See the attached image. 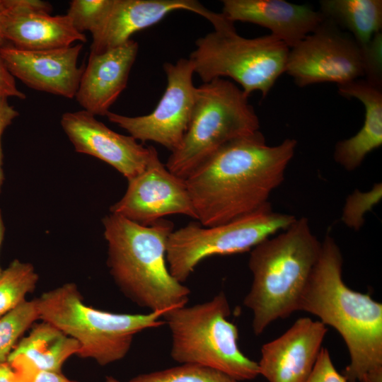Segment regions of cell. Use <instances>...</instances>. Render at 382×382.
<instances>
[{"mask_svg": "<svg viewBox=\"0 0 382 382\" xmlns=\"http://www.w3.org/2000/svg\"><path fill=\"white\" fill-rule=\"evenodd\" d=\"M103 224L107 265L127 298L149 311L164 313L187 304L190 290L171 275L166 262L173 222L161 219L143 226L110 213L103 219Z\"/></svg>", "mask_w": 382, "mask_h": 382, "instance_id": "3", "label": "cell"}, {"mask_svg": "<svg viewBox=\"0 0 382 382\" xmlns=\"http://www.w3.org/2000/svg\"><path fill=\"white\" fill-rule=\"evenodd\" d=\"M340 95L354 98L365 108L363 126L352 137L337 142L334 149L336 163L348 171L357 169L366 156L382 144L381 87L366 79H357L337 85Z\"/></svg>", "mask_w": 382, "mask_h": 382, "instance_id": "21", "label": "cell"}, {"mask_svg": "<svg viewBox=\"0 0 382 382\" xmlns=\"http://www.w3.org/2000/svg\"><path fill=\"white\" fill-rule=\"evenodd\" d=\"M138 43H126L100 54L90 53L75 98L83 109L105 116L126 88L138 52Z\"/></svg>", "mask_w": 382, "mask_h": 382, "instance_id": "19", "label": "cell"}, {"mask_svg": "<svg viewBox=\"0 0 382 382\" xmlns=\"http://www.w3.org/2000/svg\"><path fill=\"white\" fill-rule=\"evenodd\" d=\"M61 126L76 152L94 156L129 180L146 168L150 148L132 137L117 133L83 110L62 115Z\"/></svg>", "mask_w": 382, "mask_h": 382, "instance_id": "14", "label": "cell"}, {"mask_svg": "<svg viewBox=\"0 0 382 382\" xmlns=\"http://www.w3.org/2000/svg\"><path fill=\"white\" fill-rule=\"evenodd\" d=\"M320 6L325 18L349 30L361 49L381 32V0H323Z\"/></svg>", "mask_w": 382, "mask_h": 382, "instance_id": "22", "label": "cell"}, {"mask_svg": "<svg viewBox=\"0 0 382 382\" xmlns=\"http://www.w3.org/2000/svg\"><path fill=\"white\" fill-rule=\"evenodd\" d=\"M342 264L340 247L327 235L298 311L317 316L340 335L349 355L342 373L348 382H382V303L347 286Z\"/></svg>", "mask_w": 382, "mask_h": 382, "instance_id": "2", "label": "cell"}, {"mask_svg": "<svg viewBox=\"0 0 382 382\" xmlns=\"http://www.w3.org/2000/svg\"><path fill=\"white\" fill-rule=\"evenodd\" d=\"M8 13L4 37L15 47L45 50L86 41L66 14L52 16L50 3L40 0H5Z\"/></svg>", "mask_w": 382, "mask_h": 382, "instance_id": "17", "label": "cell"}, {"mask_svg": "<svg viewBox=\"0 0 382 382\" xmlns=\"http://www.w3.org/2000/svg\"><path fill=\"white\" fill-rule=\"evenodd\" d=\"M79 342L49 322L33 325L29 334L21 338L8 357V362L21 382L38 371L61 372L64 363L77 354Z\"/></svg>", "mask_w": 382, "mask_h": 382, "instance_id": "20", "label": "cell"}, {"mask_svg": "<svg viewBox=\"0 0 382 382\" xmlns=\"http://www.w3.org/2000/svg\"><path fill=\"white\" fill-rule=\"evenodd\" d=\"M37 320L36 299L24 301L0 317V363L8 361L21 337Z\"/></svg>", "mask_w": 382, "mask_h": 382, "instance_id": "24", "label": "cell"}, {"mask_svg": "<svg viewBox=\"0 0 382 382\" xmlns=\"http://www.w3.org/2000/svg\"><path fill=\"white\" fill-rule=\"evenodd\" d=\"M381 197V183L375 184L369 192L355 190L346 200L342 215V221L348 227L359 230L364 224L366 212L371 210Z\"/></svg>", "mask_w": 382, "mask_h": 382, "instance_id": "27", "label": "cell"}, {"mask_svg": "<svg viewBox=\"0 0 382 382\" xmlns=\"http://www.w3.org/2000/svg\"><path fill=\"white\" fill-rule=\"evenodd\" d=\"M321 246L303 217L250 250L248 267L253 280L243 305L252 313L255 335L262 334L275 320L298 311Z\"/></svg>", "mask_w": 382, "mask_h": 382, "instance_id": "4", "label": "cell"}, {"mask_svg": "<svg viewBox=\"0 0 382 382\" xmlns=\"http://www.w3.org/2000/svg\"><path fill=\"white\" fill-rule=\"evenodd\" d=\"M327 332L319 320L298 318L280 336L262 346L257 362L259 375L268 382H306Z\"/></svg>", "mask_w": 382, "mask_h": 382, "instance_id": "15", "label": "cell"}, {"mask_svg": "<svg viewBox=\"0 0 382 382\" xmlns=\"http://www.w3.org/2000/svg\"><path fill=\"white\" fill-rule=\"evenodd\" d=\"M112 4V0H72L66 15L77 31H89L92 34L103 21Z\"/></svg>", "mask_w": 382, "mask_h": 382, "instance_id": "26", "label": "cell"}, {"mask_svg": "<svg viewBox=\"0 0 382 382\" xmlns=\"http://www.w3.org/2000/svg\"><path fill=\"white\" fill-rule=\"evenodd\" d=\"M36 301L40 320L75 339L80 346L78 357L101 366L123 359L137 333L165 324L163 312L117 313L88 306L73 282L44 292Z\"/></svg>", "mask_w": 382, "mask_h": 382, "instance_id": "5", "label": "cell"}, {"mask_svg": "<svg viewBox=\"0 0 382 382\" xmlns=\"http://www.w3.org/2000/svg\"><path fill=\"white\" fill-rule=\"evenodd\" d=\"M163 69L166 91L150 114L129 117L109 111L105 116L137 141H154L172 152L180 146L189 127L197 87L193 84L194 67L190 59L165 63Z\"/></svg>", "mask_w": 382, "mask_h": 382, "instance_id": "11", "label": "cell"}, {"mask_svg": "<svg viewBox=\"0 0 382 382\" xmlns=\"http://www.w3.org/2000/svg\"><path fill=\"white\" fill-rule=\"evenodd\" d=\"M306 382H348L336 369L329 350L322 347L314 368Z\"/></svg>", "mask_w": 382, "mask_h": 382, "instance_id": "28", "label": "cell"}, {"mask_svg": "<svg viewBox=\"0 0 382 382\" xmlns=\"http://www.w3.org/2000/svg\"><path fill=\"white\" fill-rule=\"evenodd\" d=\"M4 230H5L4 225V222H3V220H2L1 211H0V245H1V243H2L3 239H4ZM1 272H2V270L0 268V275L1 274Z\"/></svg>", "mask_w": 382, "mask_h": 382, "instance_id": "34", "label": "cell"}, {"mask_svg": "<svg viewBox=\"0 0 382 382\" xmlns=\"http://www.w3.org/2000/svg\"><path fill=\"white\" fill-rule=\"evenodd\" d=\"M248 97L223 78L197 87L189 127L169 156L167 169L185 180L226 144L258 132L260 121Z\"/></svg>", "mask_w": 382, "mask_h": 382, "instance_id": "7", "label": "cell"}, {"mask_svg": "<svg viewBox=\"0 0 382 382\" xmlns=\"http://www.w3.org/2000/svg\"><path fill=\"white\" fill-rule=\"evenodd\" d=\"M26 382H78L66 377L61 372L38 371L33 374Z\"/></svg>", "mask_w": 382, "mask_h": 382, "instance_id": "31", "label": "cell"}, {"mask_svg": "<svg viewBox=\"0 0 382 382\" xmlns=\"http://www.w3.org/2000/svg\"><path fill=\"white\" fill-rule=\"evenodd\" d=\"M296 219L293 215L274 212L268 203L250 214L212 227L192 221L173 230L168 237L166 262L169 272L184 283L205 258L251 250Z\"/></svg>", "mask_w": 382, "mask_h": 382, "instance_id": "9", "label": "cell"}, {"mask_svg": "<svg viewBox=\"0 0 382 382\" xmlns=\"http://www.w3.org/2000/svg\"><path fill=\"white\" fill-rule=\"evenodd\" d=\"M230 315L222 291L206 302L164 312L162 318L171 334L172 359L214 369L239 382L257 377V363L241 352L238 329L228 320Z\"/></svg>", "mask_w": 382, "mask_h": 382, "instance_id": "6", "label": "cell"}, {"mask_svg": "<svg viewBox=\"0 0 382 382\" xmlns=\"http://www.w3.org/2000/svg\"><path fill=\"white\" fill-rule=\"evenodd\" d=\"M0 382H21L8 361L0 363Z\"/></svg>", "mask_w": 382, "mask_h": 382, "instance_id": "32", "label": "cell"}, {"mask_svg": "<svg viewBox=\"0 0 382 382\" xmlns=\"http://www.w3.org/2000/svg\"><path fill=\"white\" fill-rule=\"evenodd\" d=\"M296 146L294 139L268 146L258 131L221 147L185 179L198 222L226 224L268 204Z\"/></svg>", "mask_w": 382, "mask_h": 382, "instance_id": "1", "label": "cell"}, {"mask_svg": "<svg viewBox=\"0 0 382 382\" xmlns=\"http://www.w3.org/2000/svg\"><path fill=\"white\" fill-rule=\"evenodd\" d=\"M82 49V43L45 50H22L4 44L0 52L11 74L27 86L74 98L83 71L77 64Z\"/></svg>", "mask_w": 382, "mask_h": 382, "instance_id": "16", "label": "cell"}, {"mask_svg": "<svg viewBox=\"0 0 382 382\" xmlns=\"http://www.w3.org/2000/svg\"><path fill=\"white\" fill-rule=\"evenodd\" d=\"M145 169L128 180L125 194L110 207V213L143 226L166 216L183 214L197 219L185 180L170 173L149 146Z\"/></svg>", "mask_w": 382, "mask_h": 382, "instance_id": "12", "label": "cell"}, {"mask_svg": "<svg viewBox=\"0 0 382 382\" xmlns=\"http://www.w3.org/2000/svg\"><path fill=\"white\" fill-rule=\"evenodd\" d=\"M222 14L229 21L248 22L268 28L271 35L293 47L325 21L307 4L284 0H224Z\"/></svg>", "mask_w": 382, "mask_h": 382, "instance_id": "18", "label": "cell"}, {"mask_svg": "<svg viewBox=\"0 0 382 382\" xmlns=\"http://www.w3.org/2000/svg\"><path fill=\"white\" fill-rule=\"evenodd\" d=\"M38 279L32 264L13 260L0 275V317L25 301Z\"/></svg>", "mask_w": 382, "mask_h": 382, "instance_id": "23", "label": "cell"}, {"mask_svg": "<svg viewBox=\"0 0 382 382\" xmlns=\"http://www.w3.org/2000/svg\"><path fill=\"white\" fill-rule=\"evenodd\" d=\"M285 72L303 87L319 83L344 84L365 76L364 52L354 38L325 18L289 48Z\"/></svg>", "mask_w": 382, "mask_h": 382, "instance_id": "10", "label": "cell"}, {"mask_svg": "<svg viewBox=\"0 0 382 382\" xmlns=\"http://www.w3.org/2000/svg\"><path fill=\"white\" fill-rule=\"evenodd\" d=\"M128 382H239L227 374L197 364L185 363L139 374Z\"/></svg>", "mask_w": 382, "mask_h": 382, "instance_id": "25", "label": "cell"}, {"mask_svg": "<svg viewBox=\"0 0 382 382\" xmlns=\"http://www.w3.org/2000/svg\"><path fill=\"white\" fill-rule=\"evenodd\" d=\"M190 54L194 73L203 83L229 77L249 96L265 97L285 72L289 47L270 34L254 38L239 35L235 28L214 30L199 37Z\"/></svg>", "mask_w": 382, "mask_h": 382, "instance_id": "8", "label": "cell"}, {"mask_svg": "<svg viewBox=\"0 0 382 382\" xmlns=\"http://www.w3.org/2000/svg\"><path fill=\"white\" fill-rule=\"evenodd\" d=\"M178 10L204 17L216 30L231 24L221 13L213 12L196 0H112L103 21L91 34V53L100 54L122 45L134 33L154 25Z\"/></svg>", "mask_w": 382, "mask_h": 382, "instance_id": "13", "label": "cell"}, {"mask_svg": "<svg viewBox=\"0 0 382 382\" xmlns=\"http://www.w3.org/2000/svg\"><path fill=\"white\" fill-rule=\"evenodd\" d=\"M8 97L25 99L26 96L18 89L15 78L8 71L0 52V98Z\"/></svg>", "mask_w": 382, "mask_h": 382, "instance_id": "29", "label": "cell"}, {"mask_svg": "<svg viewBox=\"0 0 382 382\" xmlns=\"http://www.w3.org/2000/svg\"><path fill=\"white\" fill-rule=\"evenodd\" d=\"M7 13L8 8L5 0H0V47L6 42L4 37V30Z\"/></svg>", "mask_w": 382, "mask_h": 382, "instance_id": "33", "label": "cell"}, {"mask_svg": "<svg viewBox=\"0 0 382 382\" xmlns=\"http://www.w3.org/2000/svg\"><path fill=\"white\" fill-rule=\"evenodd\" d=\"M105 382H121L120 381H118L117 379L112 377V376H108L106 378V381Z\"/></svg>", "mask_w": 382, "mask_h": 382, "instance_id": "35", "label": "cell"}, {"mask_svg": "<svg viewBox=\"0 0 382 382\" xmlns=\"http://www.w3.org/2000/svg\"><path fill=\"white\" fill-rule=\"evenodd\" d=\"M18 115V111L8 103V98H0V189L4 180L1 137L5 129L11 124Z\"/></svg>", "mask_w": 382, "mask_h": 382, "instance_id": "30", "label": "cell"}]
</instances>
